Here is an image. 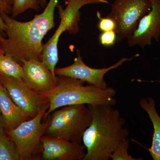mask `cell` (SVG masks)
Masks as SVG:
<instances>
[{"label":"cell","mask_w":160,"mask_h":160,"mask_svg":"<svg viewBox=\"0 0 160 160\" xmlns=\"http://www.w3.org/2000/svg\"><path fill=\"white\" fill-rule=\"evenodd\" d=\"M5 29H6V25H5V22H4L1 16V13H0V32L2 34L4 33L5 32Z\"/></svg>","instance_id":"7402d4cb"},{"label":"cell","mask_w":160,"mask_h":160,"mask_svg":"<svg viewBox=\"0 0 160 160\" xmlns=\"http://www.w3.org/2000/svg\"><path fill=\"white\" fill-rule=\"evenodd\" d=\"M97 15L98 18V28L102 32L112 31L116 29V23L115 21L111 18L108 16L102 17L99 11L97 12Z\"/></svg>","instance_id":"d6986e66"},{"label":"cell","mask_w":160,"mask_h":160,"mask_svg":"<svg viewBox=\"0 0 160 160\" xmlns=\"http://www.w3.org/2000/svg\"><path fill=\"white\" fill-rule=\"evenodd\" d=\"M49 103L43 106L35 117L21 123L6 133L14 141L21 160L32 159L41 144V139L48 124V118L42 122V119L49 109Z\"/></svg>","instance_id":"8992f818"},{"label":"cell","mask_w":160,"mask_h":160,"mask_svg":"<svg viewBox=\"0 0 160 160\" xmlns=\"http://www.w3.org/2000/svg\"><path fill=\"white\" fill-rule=\"evenodd\" d=\"M42 160H82L86 155L82 144L43 136L41 139Z\"/></svg>","instance_id":"8fae6325"},{"label":"cell","mask_w":160,"mask_h":160,"mask_svg":"<svg viewBox=\"0 0 160 160\" xmlns=\"http://www.w3.org/2000/svg\"><path fill=\"white\" fill-rule=\"evenodd\" d=\"M107 3V0H66V8L63 9L58 4L57 7L61 18V22L54 34L46 44L43 45L42 62L51 72L55 74L56 66L58 61V45L60 36L67 31L70 34H76L79 30L80 9L88 4Z\"/></svg>","instance_id":"5b68a950"},{"label":"cell","mask_w":160,"mask_h":160,"mask_svg":"<svg viewBox=\"0 0 160 160\" xmlns=\"http://www.w3.org/2000/svg\"><path fill=\"white\" fill-rule=\"evenodd\" d=\"M14 0H0V10L6 13L12 12Z\"/></svg>","instance_id":"44dd1931"},{"label":"cell","mask_w":160,"mask_h":160,"mask_svg":"<svg viewBox=\"0 0 160 160\" xmlns=\"http://www.w3.org/2000/svg\"><path fill=\"white\" fill-rule=\"evenodd\" d=\"M5 130V124H4V121L2 116V113L0 111V130L3 131Z\"/></svg>","instance_id":"603a6c76"},{"label":"cell","mask_w":160,"mask_h":160,"mask_svg":"<svg viewBox=\"0 0 160 160\" xmlns=\"http://www.w3.org/2000/svg\"><path fill=\"white\" fill-rule=\"evenodd\" d=\"M139 103L141 108L148 113L154 129L149 153L153 160H160V117L156 109L154 100L150 97L143 98Z\"/></svg>","instance_id":"5bb4252c"},{"label":"cell","mask_w":160,"mask_h":160,"mask_svg":"<svg viewBox=\"0 0 160 160\" xmlns=\"http://www.w3.org/2000/svg\"><path fill=\"white\" fill-rule=\"evenodd\" d=\"M0 75L22 81V66L11 56L0 52Z\"/></svg>","instance_id":"9a60e30c"},{"label":"cell","mask_w":160,"mask_h":160,"mask_svg":"<svg viewBox=\"0 0 160 160\" xmlns=\"http://www.w3.org/2000/svg\"><path fill=\"white\" fill-rule=\"evenodd\" d=\"M77 57L75 58L73 64L63 68H55V74L56 76L67 77L80 80L85 82H86L89 85L101 89H106L108 87L104 79V77L107 72L112 69H117L123 63L131 61L139 55L137 54L132 58H122L112 66L102 69H95L87 66L83 62L79 50H77Z\"/></svg>","instance_id":"ba28073f"},{"label":"cell","mask_w":160,"mask_h":160,"mask_svg":"<svg viewBox=\"0 0 160 160\" xmlns=\"http://www.w3.org/2000/svg\"><path fill=\"white\" fill-rule=\"evenodd\" d=\"M58 0H50L45 10L28 22H21L0 11L6 25V38H0V49L18 62L35 59L42 61V41L54 27V11Z\"/></svg>","instance_id":"6da1fadb"},{"label":"cell","mask_w":160,"mask_h":160,"mask_svg":"<svg viewBox=\"0 0 160 160\" xmlns=\"http://www.w3.org/2000/svg\"><path fill=\"white\" fill-rule=\"evenodd\" d=\"M48 116L44 136L82 144L83 134L92 120L86 105L63 106Z\"/></svg>","instance_id":"277c9868"},{"label":"cell","mask_w":160,"mask_h":160,"mask_svg":"<svg viewBox=\"0 0 160 160\" xmlns=\"http://www.w3.org/2000/svg\"><path fill=\"white\" fill-rule=\"evenodd\" d=\"M87 106L92 120L83 135L86 152L82 160H108L121 143L128 138L129 132L124 127L126 120L112 106Z\"/></svg>","instance_id":"7a4b0ae2"},{"label":"cell","mask_w":160,"mask_h":160,"mask_svg":"<svg viewBox=\"0 0 160 160\" xmlns=\"http://www.w3.org/2000/svg\"><path fill=\"white\" fill-rule=\"evenodd\" d=\"M23 82L38 92L53 89L57 84L56 75L53 74L42 61L32 59L23 61Z\"/></svg>","instance_id":"7c38bea8"},{"label":"cell","mask_w":160,"mask_h":160,"mask_svg":"<svg viewBox=\"0 0 160 160\" xmlns=\"http://www.w3.org/2000/svg\"><path fill=\"white\" fill-rule=\"evenodd\" d=\"M0 160H21L16 145L4 130H0Z\"/></svg>","instance_id":"2e32d148"},{"label":"cell","mask_w":160,"mask_h":160,"mask_svg":"<svg viewBox=\"0 0 160 160\" xmlns=\"http://www.w3.org/2000/svg\"><path fill=\"white\" fill-rule=\"evenodd\" d=\"M0 82L5 87L12 99L32 118L49 101L39 92L28 87L23 81H19L0 75Z\"/></svg>","instance_id":"9c48e42d"},{"label":"cell","mask_w":160,"mask_h":160,"mask_svg":"<svg viewBox=\"0 0 160 160\" xmlns=\"http://www.w3.org/2000/svg\"><path fill=\"white\" fill-rule=\"evenodd\" d=\"M151 9L149 0H113L107 16L116 23L118 41L129 38L136 29L139 20Z\"/></svg>","instance_id":"52a82bcc"},{"label":"cell","mask_w":160,"mask_h":160,"mask_svg":"<svg viewBox=\"0 0 160 160\" xmlns=\"http://www.w3.org/2000/svg\"><path fill=\"white\" fill-rule=\"evenodd\" d=\"M1 37H2V33L0 32V38H1ZM3 52L2 50L1 49H0V52Z\"/></svg>","instance_id":"d4e9b609"},{"label":"cell","mask_w":160,"mask_h":160,"mask_svg":"<svg viewBox=\"0 0 160 160\" xmlns=\"http://www.w3.org/2000/svg\"><path fill=\"white\" fill-rule=\"evenodd\" d=\"M38 3L40 6L42 7H44L46 6V0H37Z\"/></svg>","instance_id":"cb8c5ba5"},{"label":"cell","mask_w":160,"mask_h":160,"mask_svg":"<svg viewBox=\"0 0 160 160\" xmlns=\"http://www.w3.org/2000/svg\"><path fill=\"white\" fill-rule=\"evenodd\" d=\"M130 140L127 138L119 145L117 149L110 155L112 160H140L142 159L136 158L132 157L128 153Z\"/></svg>","instance_id":"ac0fdd59"},{"label":"cell","mask_w":160,"mask_h":160,"mask_svg":"<svg viewBox=\"0 0 160 160\" xmlns=\"http://www.w3.org/2000/svg\"><path fill=\"white\" fill-rule=\"evenodd\" d=\"M29 9L38 10L40 9V5L37 0H14L12 13L14 18Z\"/></svg>","instance_id":"e0dca14e"},{"label":"cell","mask_w":160,"mask_h":160,"mask_svg":"<svg viewBox=\"0 0 160 160\" xmlns=\"http://www.w3.org/2000/svg\"><path fill=\"white\" fill-rule=\"evenodd\" d=\"M100 44L106 47L114 45L117 40V35L115 30L102 32L99 37Z\"/></svg>","instance_id":"ffe728a7"},{"label":"cell","mask_w":160,"mask_h":160,"mask_svg":"<svg viewBox=\"0 0 160 160\" xmlns=\"http://www.w3.org/2000/svg\"><path fill=\"white\" fill-rule=\"evenodd\" d=\"M57 84L48 91L39 92L49 101V109L44 114L46 119L52 112L63 106L76 105H109L117 103L116 91L111 87L101 89L92 85L85 86L81 80L56 76Z\"/></svg>","instance_id":"3957f363"},{"label":"cell","mask_w":160,"mask_h":160,"mask_svg":"<svg viewBox=\"0 0 160 160\" xmlns=\"http://www.w3.org/2000/svg\"><path fill=\"white\" fill-rule=\"evenodd\" d=\"M151 9L139 21L137 27L127 38L130 47L139 46L144 48L151 45L152 39L158 41L160 37V0H149Z\"/></svg>","instance_id":"30bf717a"},{"label":"cell","mask_w":160,"mask_h":160,"mask_svg":"<svg viewBox=\"0 0 160 160\" xmlns=\"http://www.w3.org/2000/svg\"><path fill=\"white\" fill-rule=\"evenodd\" d=\"M0 111L2 116L6 131L14 129L21 123L31 119L26 112L14 102L1 82Z\"/></svg>","instance_id":"4fadbf2b"}]
</instances>
